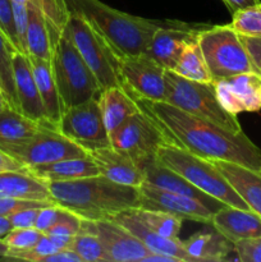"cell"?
Masks as SVG:
<instances>
[{"label": "cell", "mask_w": 261, "mask_h": 262, "mask_svg": "<svg viewBox=\"0 0 261 262\" xmlns=\"http://www.w3.org/2000/svg\"><path fill=\"white\" fill-rule=\"evenodd\" d=\"M171 141L207 160L229 161L261 170V150L243 130L235 132L211 120L194 117L166 101L137 99Z\"/></svg>", "instance_id": "1"}, {"label": "cell", "mask_w": 261, "mask_h": 262, "mask_svg": "<svg viewBox=\"0 0 261 262\" xmlns=\"http://www.w3.org/2000/svg\"><path fill=\"white\" fill-rule=\"evenodd\" d=\"M53 201L82 219H112L125 210L140 207V187L115 183L104 176L67 182H46Z\"/></svg>", "instance_id": "2"}, {"label": "cell", "mask_w": 261, "mask_h": 262, "mask_svg": "<svg viewBox=\"0 0 261 262\" xmlns=\"http://www.w3.org/2000/svg\"><path fill=\"white\" fill-rule=\"evenodd\" d=\"M71 13L83 18L117 55H140L147 50L154 31L163 22L120 12L100 0H66Z\"/></svg>", "instance_id": "3"}, {"label": "cell", "mask_w": 261, "mask_h": 262, "mask_svg": "<svg viewBox=\"0 0 261 262\" xmlns=\"http://www.w3.org/2000/svg\"><path fill=\"white\" fill-rule=\"evenodd\" d=\"M156 158L161 164L178 173L215 201L227 206L250 210L242 197L217 169L214 161L189 152L171 140L160 146Z\"/></svg>", "instance_id": "4"}, {"label": "cell", "mask_w": 261, "mask_h": 262, "mask_svg": "<svg viewBox=\"0 0 261 262\" xmlns=\"http://www.w3.org/2000/svg\"><path fill=\"white\" fill-rule=\"evenodd\" d=\"M51 68L64 110L97 96L101 91L96 77L74 46L67 27L54 45Z\"/></svg>", "instance_id": "5"}, {"label": "cell", "mask_w": 261, "mask_h": 262, "mask_svg": "<svg viewBox=\"0 0 261 262\" xmlns=\"http://www.w3.org/2000/svg\"><path fill=\"white\" fill-rule=\"evenodd\" d=\"M165 87V101L169 104L230 130H242L237 115L228 113L217 101L214 82L189 81L173 71H166Z\"/></svg>", "instance_id": "6"}, {"label": "cell", "mask_w": 261, "mask_h": 262, "mask_svg": "<svg viewBox=\"0 0 261 262\" xmlns=\"http://www.w3.org/2000/svg\"><path fill=\"white\" fill-rule=\"evenodd\" d=\"M212 82L256 72L240 35L229 25L201 28L197 35Z\"/></svg>", "instance_id": "7"}, {"label": "cell", "mask_w": 261, "mask_h": 262, "mask_svg": "<svg viewBox=\"0 0 261 262\" xmlns=\"http://www.w3.org/2000/svg\"><path fill=\"white\" fill-rule=\"evenodd\" d=\"M67 31L78 53L96 77L100 89L122 86L118 74L117 55L109 43L83 18L74 13H71Z\"/></svg>", "instance_id": "8"}, {"label": "cell", "mask_w": 261, "mask_h": 262, "mask_svg": "<svg viewBox=\"0 0 261 262\" xmlns=\"http://www.w3.org/2000/svg\"><path fill=\"white\" fill-rule=\"evenodd\" d=\"M170 138L142 109L130 115L110 135V145L129 156L140 168L155 160L158 150Z\"/></svg>", "instance_id": "9"}, {"label": "cell", "mask_w": 261, "mask_h": 262, "mask_svg": "<svg viewBox=\"0 0 261 262\" xmlns=\"http://www.w3.org/2000/svg\"><path fill=\"white\" fill-rule=\"evenodd\" d=\"M0 148L27 168L54 163L61 159L89 156L84 148L51 128H44L36 135L23 140L10 142L0 141Z\"/></svg>", "instance_id": "10"}, {"label": "cell", "mask_w": 261, "mask_h": 262, "mask_svg": "<svg viewBox=\"0 0 261 262\" xmlns=\"http://www.w3.org/2000/svg\"><path fill=\"white\" fill-rule=\"evenodd\" d=\"M97 96L64 110L56 127L58 132L87 152L110 146L109 133L104 124Z\"/></svg>", "instance_id": "11"}, {"label": "cell", "mask_w": 261, "mask_h": 262, "mask_svg": "<svg viewBox=\"0 0 261 262\" xmlns=\"http://www.w3.org/2000/svg\"><path fill=\"white\" fill-rule=\"evenodd\" d=\"M117 68L122 86L133 97L148 101H165L166 69L147 54L117 55Z\"/></svg>", "instance_id": "12"}, {"label": "cell", "mask_w": 261, "mask_h": 262, "mask_svg": "<svg viewBox=\"0 0 261 262\" xmlns=\"http://www.w3.org/2000/svg\"><path fill=\"white\" fill-rule=\"evenodd\" d=\"M140 207L168 212L189 222L211 224L212 215L215 211L200 200L163 191L146 183L140 187Z\"/></svg>", "instance_id": "13"}, {"label": "cell", "mask_w": 261, "mask_h": 262, "mask_svg": "<svg viewBox=\"0 0 261 262\" xmlns=\"http://www.w3.org/2000/svg\"><path fill=\"white\" fill-rule=\"evenodd\" d=\"M201 28L177 22H163L154 31L145 54L158 61L166 71L176 67L187 45L197 38Z\"/></svg>", "instance_id": "14"}, {"label": "cell", "mask_w": 261, "mask_h": 262, "mask_svg": "<svg viewBox=\"0 0 261 262\" xmlns=\"http://www.w3.org/2000/svg\"><path fill=\"white\" fill-rule=\"evenodd\" d=\"M95 232L106 251L109 262H141L150 253L135 234L113 219L96 220Z\"/></svg>", "instance_id": "15"}, {"label": "cell", "mask_w": 261, "mask_h": 262, "mask_svg": "<svg viewBox=\"0 0 261 262\" xmlns=\"http://www.w3.org/2000/svg\"><path fill=\"white\" fill-rule=\"evenodd\" d=\"M13 71H14L15 94H17L19 112L30 119L40 123L44 127L50 128L46 120L44 105L38 94L28 56L19 51H13Z\"/></svg>", "instance_id": "16"}, {"label": "cell", "mask_w": 261, "mask_h": 262, "mask_svg": "<svg viewBox=\"0 0 261 262\" xmlns=\"http://www.w3.org/2000/svg\"><path fill=\"white\" fill-rule=\"evenodd\" d=\"M89 155L99 166L100 174L115 183L141 187L145 182V171L129 156L120 152L112 145L90 151Z\"/></svg>", "instance_id": "17"}, {"label": "cell", "mask_w": 261, "mask_h": 262, "mask_svg": "<svg viewBox=\"0 0 261 262\" xmlns=\"http://www.w3.org/2000/svg\"><path fill=\"white\" fill-rule=\"evenodd\" d=\"M210 225L233 243L261 237V217L250 210L223 205L214 212Z\"/></svg>", "instance_id": "18"}, {"label": "cell", "mask_w": 261, "mask_h": 262, "mask_svg": "<svg viewBox=\"0 0 261 262\" xmlns=\"http://www.w3.org/2000/svg\"><path fill=\"white\" fill-rule=\"evenodd\" d=\"M112 219L123 225L132 234H135L148 248L150 252L163 253V255L177 258L179 262H194L191 256L186 252L179 238L164 237V235L148 229L132 214L130 209L114 215Z\"/></svg>", "instance_id": "19"}, {"label": "cell", "mask_w": 261, "mask_h": 262, "mask_svg": "<svg viewBox=\"0 0 261 262\" xmlns=\"http://www.w3.org/2000/svg\"><path fill=\"white\" fill-rule=\"evenodd\" d=\"M27 56L28 60H30L31 68H32L36 84H37L41 101H42L44 112H45L48 124L51 129H56L61 114L64 112V106L63 102H61L60 95H59L58 87H56L55 78H54L51 61L37 58V56Z\"/></svg>", "instance_id": "20"}, {"label": "cell", "mask_w": 261, "mask_h": 262, "mask_svg": "<svg viewBox=\"0 0 261 262\" xmlns=\"http://www.w3.org/2000/svg\"><path fill=\"white\" fill-rule=\"evenodd\" d=\"M143 171H145V182L143 183L155 187V188L163 189V191L171 192V193L193 197V199H197L204 202V204H206L214 211H216L214 209V199L200 191L199 188H196L193 184L186 181L178 173H176L174 170L169 169L168 166L161 164L158 160V158L146 164L143 166Z\"/></svg>", "instance_id": "21"}, {"label": "cell", "mask_w": 261, "mask_h": 262, "mask_svg": "<svg viewBox=\"0 0 261 262\" xmlns=\"http://www.w3.org/2000/svg\"><path fill=\"white\" fill-rule=\"evenodd\" d=\"M214 164L242 197L251 211L261 217V170H253L229 161L215 160Z\"/></svg>", "instance_id": "22"}, {"label": "cell", "mask_w": 261, "mask_h": 262, "mask_svg": "<svg viewBox=\"0 0 261 262\" xmlns=\"http://www.w3.org/2000/svg\"><path fill=\"white\" fill-rule=\"evenodd\" d=\"M97 99L109 137L130 115L141 109L137 99L122 86H112L101 90Z\"/></svg>", "instance_id": "23"}, {"label": "cell", "mask_w": 261, "mask_h": 262, "mask_svg": "<svg viewBox=\"0 0 261 262\" xmlns=\"http://www.w3.org/2000/svg\"><path fill=\"white\" fill-rule=\"evenodd\" d=\"M0 196L32 201H53L48 183L28 170H10L0 173Z\"/></svg>", "instance_id": "24"}, {"label": "cell", "mask_w": 261, "mask_h": 262, "mask_svg": "<svg viewBox=\"0 0 261 262\" xmlns=\"http://www.w3.org/2000/svg\"><path fill=\"white\" fill-rule=\"evenodd\" d=\"M28 171L45 182H67L100 176L99 166L91 156L68 158L49 164L30 166Z\"/></svg>", "instance_id": "25"}, {"label": "cell", "mask_w": 261, "mask_h": 262, "mask_svg": "<svg viewBox=\"0 0 261 262\" xmlns=\"http://www.w3.org/2000/svg\"><path fill=\"white\" fill-rule=\"evenodd\" d=\"M182 246L194 262H222L234 252V243L216 230L196 233L182 241Z\"/></svg>", "instance_id": "26"}, {"label": "cell", "mask_w": 261, "mask_h": 262, "mask_svg": "<svg viewBox=\"0 0 261 262\" xmlns=\"http://www.w3.org/2000/svg\"><path fill=\"white\" fill-rule=\"evenodd\" d=\"M54 40L44 13L37 7L28 4L27 55L51 61Z\"/></svg>", "instance_id": "27"}, {"label": "cell", "mask_w": 261, "mask_h": 262, "mask_svg": "<svg viewBox=\"0 0 261 262\" xmlns=\"http://www.w3.org/2000/svg\"><path fill=\"white\" fill-rule=\"evenodd\" d=\"M69 250L79 256L82 262H109L106 251L95 232L94 220L82 219L81 229L72 239Z\"/></svg>", "instance_id": "28"}, {"label": "cell", "mask_w": 261, "mask_h": 262, "mask_svg": "<svg viewBox=\"0 0 261 262\" xmlns=\"http://www.w3.org/2000/svg\"><path fill=\"white\" fill-rule=\"evenodd\" d=\"M171 71L189 81L212 82L211 74L197 38L184 48L176 67Z\"/></svg>", "instance_id": "29"}, {"label": "cell", "mask_w": 261, "mask_h": 262, "mask_svg": "<svg viewBox=\"0 0 261 262\" xmlns=\"http://www.w3.org/2000/svg\"><path fill=\"white\" fill-rule=\"evenodd\" d=\"M44 128L46 127L9 106L0 112V141L10 142L23 140L36 135Z\"/></svg>", "instance_id": "30"}, {"label": "cell", "mask_w": 261, "mask_h": 262, "mask_svg": "<svg viewBox=\"0 0 261 262\" xmlns=\"http://www.w3.org/2000/svg\"><path fill=\"white\" fill-rule=\"evenodd\" d=\"M242 104L243 110L256 113L261 110V76L256 72L235 74L225 78Z\"/></svg>", "instance_id": "31"}, {"label": "cell", "mask_w": 261, "mask_h": 262, "mask_svg": "<svg viewBox=\"0 0 261 262\" xmlns=\"http://www.w3.org/2000/svg\"><path fill=\"white\" fill-rule=\"evenodd\" d=\"M130 211L148 229L164 237L178 238L182 224H183V219L181 217L168 214V212L159 211V210L143 209V207H135V209H130Z\"/></svg>", "instance_id": "32"}, {"label": "cell", "mask_w": 261, "mask_h": 262, "mask_svg": "<svg viewBox=\"0 0 261 262\" xmlns=\"http://www.w3.org/2000/svg\"><path fill=\"white\" fill-rule=\"evenodd\" d=\"M13 2L28 3L37 7L44 13L55 45L63 31L66 30L67 23L71 17V10L68 9L66 0H13Z\"/></svg>", "instance_id": "33"}, {"label": "cell", "mask_w": 261, "mask_h": 262, "mask_svg": "<svg viewBox=\"0 0 261 262\" xmlns=\"http://www.w3.org/2000/svg\"><path fill=\"white\" fill-rule=\"evenodd\" d=\"M13 51L12 46L0 33V87L9 106L19 112L13 71Z\"/></svg>", "instance_id": "34"}, {"label": "cell", "mask_w": 261, "mask_h": 262, "mask_svg": "<svg viewBox=\"0 0 261 262\" xmlns=\"http://www.w3.org/2000/svg\"><path fill=\"white\" fill-rule=\"evenodd\" d=\"M229 26L241 37H261V3L232 13Z\"/></svg>", "instance_id": "35"}, {"label": "cell", "mask_w": 261, "mask_h": 262, "mask_svg": "<svg viewBox=\"0 0 261 262\" xmlns=\"http://www.w3.org/2000/svg\"><path fill=\"white\" fill-rule=\"evenodd\" d=\"M42 235L44 233L36 228H14L2 241L12 250H27L33 247Z\"/></svg>", "instance_id": "36"}, {"label": "cell", "mask_w": 261, "mask_h": 262, "mask_svg": "<svg viewBox=\"0 0 261 262\" xmlns=\"http://www.w3.org/2000/svg\"><path fill=\"white\" fill-rule=\"evenodd\" d=\"M0 33L4 36L13 50L20 53L19 42L15 33L12 0H0Z\"/></svg>", "instance_id": "37"}, {"label": "cell", "mask_w": 261, "mask_h": 262, "mask_svg": "<svg viewBox=\"0 0 261 262\" xmlns=\"http://www.w3.org/2000/svg\"><path fill=\"white\" fill-rule=\"evenodd\" d=\"M15 33L19 42L20 53L27 55V30H28V3L13 2Z\"/></svg>", "instance_id": "38"}, {"label": "cell", "mask_w": 261, "mask_h": 262, "mask_svg": "<svg viewBox=\"0 0 261 262\" xmlns=\"http://www.w3.org/2000/svg\"><path fill=\"white\" fill-rule=\"evenodd\" d=\"M215 86V92H216L217 101L220 102L223 107L227 110L228 113L233 115H238L240 113H243L242 104L240 102V100L237 99V96L233 92L232 87L229 86L227 79H219V81H214Z\"/></svg>", "instance_id": "39"}, {"label": "cell", "mask_w": 261, "mask_h": 262, "mask_svg": "<svg viewBox=\"0 0 261 262\" xmlns=\"http://www.w3.org/2000/svg\"><path fill=\"white\" fill-rule=\"evenodd\" d=\"M234 252L241 262H261V237L238 241L234 243Z\"/></svg>", "instance_id": "40"}, {"label": "cell", "mask_w": 261, "mask_h": 262, "mask_svg": "<svg viewBox=\"0 0 261 262\" xmlns=\"http://www.w3.org/2000/svg\"><path fill=\"white\" fill-rule=\"evenodd\" d=\"M69 210L64 209V207L59 206V205L56 204L48 205V206L42 207V209L40 210V212H38L37 219H36V223H35V228L40 230V232L46 233Z\"/></svg>", "instance_id": "41"}, {"label": "cell", "mask_w": 261, "mask_h": 262, "mask_svg": "<svg viewBox=\"0 0 261 262\" xmlns=\"http://www.w3.org/2000/svg\"><path fill=\"white\" fill-rule=\"evenodd\" d=\"M53 202L44 201H32V200H20L13 199V197L0 196V215L2 216H10L22 210L31 209V207H45L51 205Z\"/></svg>", "instance_id": "42"}, {"label": "cell", "mask_w": 261, "mask_h": 262, "mask_svg": "<svg viewBox=\"0 0 261 262\" xmlns=\"http://www.w3.org/2000/svg\"><path fill=\"white\" fill-rule=\"evenodd\" d=\"M82 217L76 215L74 212L68 211L58 223L53 225L45 234L51 235H67V237H74L81 229Z\"/></svg>", "instance_id": "43"}, {"label": "cell", "mask_w": 261, "mask_h": 262, "mask_svg": "<svg viewBox=\"0 0 261 262\" xmlns=\"http://www.w3.org/2000/svg\"><path fill=\"white\" fill-rule=\"evenodd\" d=\"M42 207H31V209L22 210L8 216L13 225V229L14 228H35L36 219Z\"/></svg>", "instance_id": "44"}, {"label": "cell", "mask_w": 261, "mask_h": 262, "mask_svg": "<svg viewBox=\"0 0 261 262\" xmlns=\"http://www.w3.org/2000/svg\"><path fill=\"white\" fill-rule=\"evenodd\" d=\"M256 73L261 76V37H241Z\"/></svg>", "instance_id": "45"}, {"label": "cell", "mask_w": 261, "mask_h": 262, "mask_svg": "<svg viewBox=\"0 0 261 262\" xmlns=\"http://www.w3.org/2000/svg\"><path fill=\"white\" fill-rule=\"evenodd\" d=\"M10 170H28V168L0 148V173Z\"/></svg>", "instance_id": "46"}, {"label": "cell", "mask_w": 261, "mask_h": 262, "mask_svg": "<svg viewBox=\"0 0 261 262\" xmlns=\"http://www.w3.org/2000/svg\"><path fill=\"white\" fill-rule=\"evenodd\" d=\"M225 4V7L229 9L230 13H234L235 10L242 9V8L250 7V5H255L261 3L260 0H222Z\"/></svg>", "instance_id": "47"}, {"label": "cell", "mask_w": 261, "mask_h": 262, "mask_svg": "<svg viewBox=\"0 0 261 262\" xmlns=\"http://www.w3.org/2000/svg\"><path fill=\"white\" fill-rule=\"evenodd\" d=\"M141 262H179L177 258L170 257V256L163 255V253H154L150 252L146 257L142 258Z\"/></svg>", "instance_id": "48"}, {"label": "cell", "mask_w": 261, "mask_h": 262, "mask_svg": "<svg viewBox=\"0 0 261 262\" xmlns=\"http://www.w3.org/2000/svg\"><path fill=\"white\" fill-rule=\"evenodd\" d=\"M10 230H13V225L10 223V219L8 216H2L0 215V239H3Z\"/></svg>", "instance_id": "49"}, {"label": "cell", "mask_w": 261, "mask_h": 262, "mask_svg": "<svg viewBox=\"0 0 261 262\" xmlns=\"http://www.w3.org/2000/svg\"><path fill=\"white\" fill-rule=\"evenodd\" d=\"M8 106H9V104H8V101L5 100V97L3 96V95H0V112H2V110H4L5 107H8Z\"/></svg>", "instance_id": "50"}, {"label": "cell", "mask_w": 261, "mask_h": 262, "mask_svg": "<svg viewBox=\"0 0 261 262\" xmlns=\"http://www.w3.org/2000/svg\"><path fill=\"white\" fill-rule=\"evenodd\" d=\"M0 95H3V91H2V87H0ZM4 96V95H3Z\"/></svg>", "instance_id": "51"}]
</instances>
